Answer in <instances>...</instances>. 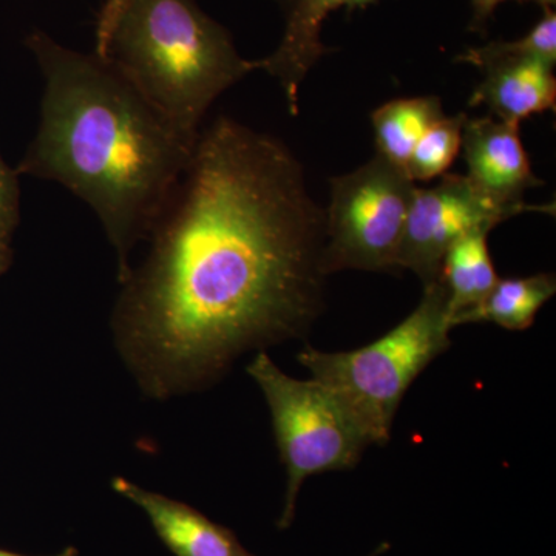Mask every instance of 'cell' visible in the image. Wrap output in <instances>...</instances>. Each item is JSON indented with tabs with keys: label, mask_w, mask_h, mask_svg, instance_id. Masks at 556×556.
Masks as SVG:
<instances>
[{
	"label": "cell",
	"mask_w": 556,
	"mask_h": 556,
	"mask_svg": "<svg viewBox=\"0 0 556 556\" xmlns=\"http://www.w3.org/2000/svg\"><path fill=\"white\" fill-rule=\"evenodd\" d=\"M554 274L530 277L497 278L495 287L475 306L455 320V327L466 324H495L510 331L532 327L536 314L554 298Z\"/></svg>",
	"instance_id": "12"
},
{
	"label": "cell",
	"mask_w": 556,
	"mask_h": 556,
	"mask_svg": "<svg viewBox=\"0 0 556 556\" xmlns=\"http://www.w3.org/2000/svg\"><path fill=\"white\" fill-rule=\"evenodd\" d=\"M371 2L376 0H287L283 38L273 54L258 62L260 70H265L280 84L291 115L299 113V90L303 80L318 60L329 53L320 40L321 27L329 14Z\"/></svg>",
	"instance_id": "10"
},
{
	"label": "cell",
	"mask_w": 556,
	"mask_h": 556,
	"mask_svg": "<svg viewBox=\"0 0 556 556\" xmlns=\"http://www.w3.org/2000/svg\"><path fill=\"white\" fill-rule=\"evenodd\" d=\"M119 2L121 0H108V2H105V5L102 7L100 21H98V24L108 21L109 17L112 16L113 13H115L116 7L119 5Z\"/></svg>",
	"instance_id": "20"
},
{
	"label": "cell",
	"mask_w": 556,
	"mask_h": 556,
	"mask_svg": "<svg viewBox=\"0 0 556 556\" xmlns=\"http://www.w3.org/2000/svg\"><path fill=\"white\" fill-rule=\"evenodd\" d=\"M485 78L468 101L470 108L485 105L496 119L519 124L522 119L554 110V65L540 58H519L486 65Z\"/></svg>",
	"instance_id": "11"
},
{
	"label": "cell",
	"mask_w": 556,
	"mask_h": 556,
	"mask_svg": "<svg viewBox=\"0 0 556 556\" xmlns=\"http://www.w3.org/2000/svg\"><path fill=\"white\" fill-rule=\"evenodd\" d=\"M526 212L533 211L490 200L467 175H442L437 186L416 188L399 247L397 269L412 270L428 287L439 280L445 252L457 240L479 230L490 232Z\"/></svg>",
	"instance_id": "7"
},
{
	"label": "cell",
	"mask_w": 556,
	"mask_h": 556,
	"mask_svg": "<svg viewBox=\"0 0 556 556\" xmlns=\"http://www.w3.org/2000/svg\"><path fill=\"white\" fill-rule=\"evenodd\" d=\"M248 375L268 402L277 447L287 467V500L278 527L288 529L303 482L314 475L356 467L371 444L331 391L314 379L285 375L265 351L248 365Z\"/></svg>",
	"instance_id": "5"
},
{
	"label": "cell",
	"mask_w": 556,
	"mask_h": 556,
	"mask_svg": "<svg viewBox=\"0 0 556 556\" xmlns=\"http://www.w3.org/2000/svg\"><path fill=\"white\" fill-rule=\"evenodd\" d=\"M486 230L468 233L445 252L439 280L448 294V318L452 329L455 320L479 305L497 281L495 266L490 257Z\"/></svg>",
	"instance_id": "13"
},
{
	"label": "cell",
	"mask_w": 556,
	"mask_h": 556,
	"mask_svg": "<svg viewBox=\"0 0 556 556\" xmlns=\"http://www.w3.org/2000/svg\"><path fill=\"white\" fill-rule=\"evenodd\" d=\"M388 548H390V544H387V543L380 544V546L378 548H376V551L372 552L371 555H368V556H379V555H382L383 552L388 551Z\"/></svg>",
	"instance_id": "22"
},
{
	"label": "cell",
	"mask_w": 556,
	"mask_h": 556,
	"mask_svg": "<svg viewBox=\"0 0 556 556\" xmlns=\"http://www.w3.org/2000/svg\"><path fill=\"white\" fill-rule=\"evenodd\" d=\"M519 58H540V60L556 64V14L552 9L544 10L543 20L538 22L526 36L511 42H490L478 49H468L456 61L471 64L478 68L507 60Z\"/></svg>",
	"instance_id": "16"
},
{
	"label": "cell",
	"mask_w": 556,
	"mask_h": 556,
	"mask_svg": "<svg viewBox=\"0 0 556 556\" xmlns=\"http://www.w3.org/2000/svg\"><path fill=\"white\" fill-rule=\"evenodd\" d=\"M416 182L404 169L376 155L354 172L331 178L325 211L321 269L394 273Z\"/></svg>",
	"instance_id": "6"
},
{
	"label": "cell",
	"mask_w": 556,
	"mask_h": 556,
	"mask_svg": "<svg viewBox=\"0 0 556 556\" xmlns=\"http://www.w3.org/2000/svg\"><path fill=\"white\" fill-rule=\"evenodd\" d=\"M21 219L20 174L0 155V244H11Z\"/></svg>",
	"instance_id": "17"
},
{
	"label": "cell",
	"mask_w": 556,
	"mask_h": 556,
	"mask_svg": "<svg viewBox=\"0 0 556 556\" xmlns=\"http://www.w3.org/2000/svg\"><path fill=\"white\" fill-rule=\"evenodd\" d=\"M123 281L115 329L153 396L203 387L244 351L302 338L324 308L325 208L281 139L218 116Z\"/></svg>",
	"instance_id": "1"
},
{
	"label": "cell",
	"mask_w": 556,
	"mask_h": 556,
	"mask_svg": "<svg viewBox=\"0 0 556 556\" xmlns=\"http://www.w3.org/2000/svg\"><path fill=\"white\" fill-rule=\"evenodd\" d=\"M27 46L46 90L17 174L60 182L97 212L124 281L131 251L149 239L195 146L97 53L70 50L42 31Z\"/></svg>",
	"instance_id": "2"
},
{
	"label": "cell",
	"mask_w": 556,
	"mask_h": 556,
	"mask_svg": "<svg viewBox=\"0 0 556 556\" xmlns=\"http://www.w3.org/2000/svg\"><path fill=\"white\" fill-rule=\"evenodd\" d=\"M448 294L441 280L424 287L417 308L367 346L324 353L306 346L298 358L339 399L371 445L391 438L399 405L417 376L452 346Z\"/></svg>",
	"instance_id": "4"
},
{
	"label": "cell",
	"mask_w": 556,
	"mask_h": 556,
	"mask_svg": "<svg viewBox=\"0 0 556 556\" xmlns=\"http://www.w3.org/2000/svg\"><path fill=\"white\" fill-rule=\"evenodd\" d=\"M466 119V113L444 116L424 134L405 166V174L413 181H430L447 174L463 149V130Z\"/></svg>",
	"instance_id": "15"
},
{
	"label": "cell",
	"mask_w": 556,
	"mask_h": 556,
	"mask_svg": "<svg viewBox=\"0 0 556 556\" xmlns=\"http://www.w3.org/2000/svg\"><path fill=\"white\" fill-rule=\"evenodd\" d=\"M463 150L466 155L467 178L475 188L497 204L530 208L555 215V204L526 203L527 190L543 185L533 174L525 144L519 137V124L504 123L484 116H467L463 130Z\"/></svg>",
	"instance_id": "8"
},
{
	"label": "cell",
	"mask_w": 556,
	"mask_h": 556,
	"mask_svg": "<svg viewBox=\"0 0 556 556\" xmlns=\"http://www.w3.org/2000/svg\"><path fill=\"white\" fill-rule=\"evenodd\" d=\"M94 53L192 146L219 94L260 70L195 0H121L98 24Z\"/></svg>",
	"instance_id": "3"
},
{
	"label": "cell",
	"mask_w": 556,
	"mask_h": 556,
	"mask_svg": "<svg viewBox=\"0 0 556 556\" xmlns=\"http://www.w3.org/2000/svg\"><path fill=\"white\" fill-rule=\"evenodd\" d=\"M444 116L441 98L438 97L386 102L371 113L378 155L405 170L417 141Z\"/></svg>",
	"instance_id": "14"
},
{
	"label": "cell",
	"mask_w": 556,
	"mask_h": 556,
	"mask_svg": "<svg viewBox=\"0 0 556 556\" xmlns=\"http://www.w3.org/2000/svg\"><path fill=\"white\" fill-rule=\"evenodd\" d=\"M533 2L540 3V5L544 7V10L552 9L555 5L556 0H533Z\"/></svg>",
	"instance_id": "23"
},
{
	"label": "cell",
	"mask_w": 556,
	"mask_h": 556,
	"mask_svg": "<svg viewBox=\"0 0 556 556\" xmlns=\"http://www.w3.org/2000/svg\"><path fill=\"white\" fill-rule=\"evenodd\" d=\"M13 262V251L11 244H0V276L7 273Z\"/></svg>",
	"instance_id": "19"
},
{
	"label": "cell",
	"mask_w": 556,
	"mask_h": 556,
	"mask_svg": "<svg viewBox=\"0 0 556 556\" xmlns=\"http://www.w3.org/2000/svg\"><path fill=\"white\" fill-rule=\"evenodd\" d=\"M507 2V0H471L473 5V20H471V28L479 30L484 28L486 21L492 17L493 11L497 5ZM517 2H530V0H517Z\"/></svg>",
	"instance_id": "18"
},
{
	"label": "cell",
	"mask_w": 556,
	"mask_h": 556,
	"mask_svg": "<svg viewBox=\"0 0 556 556\" xmlns=\"http://www.w3.org/2000/svg\"><path fill=\"white\" fill-rule=\"evenodd\" d=\"M76 554H78V552H76L75 548L68 547V548H65V551H62L61 554L51 555V556H76ZM0 556H27V555L13 554V552L2 551V548H0Z\"/></svg>",
	"instance_id": "21"
},
{
	"label": "cell",
	"mask_w": 556,
	"mask_h": 556,
	"mask_svg": "<svg viewBox=\"0 0 556 556\" xmlns=\"http://www.w3.org/2000/svg\"><path fill=\"white\" fill-rule=\"evenodd\" d=\"M113 489L148 515L156 535L177 556H254L232 530L211 521L195 508L142 489L129 479H113Z\"/></svg>",
	"instance_id": "9"
}]
</instances>
